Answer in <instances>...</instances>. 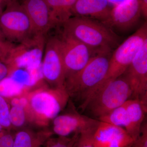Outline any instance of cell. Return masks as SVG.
<instances>
[{
  "mask_svg": "<svg viewBox=\"0 0 147 147\" xmlns=\"http://www.w3.org/2000/svg\"><path fill=\"white\" fill-rule=\"evenodd\" d=\"M113 52L110 49L98 51L84 68L65 79V90L69 97L80 102L79 108L95 91L105 78Z\"/></svg>",
  "mask_w": 147,
  "mask_h": 147,
  "instance_id": "6da1fadb",
  "label": "cell"
},
{
  "mask_svg": "<svg viewBox=\"0 0 147 147\" xmlns=\"http://www.w3.org/2000/svg\"><path fill=\"white\" fill-rule=\"evenodd\" d=\"M61 26L63 34L97 51L114 50L120 44L121 38L117 34L107 25L95 19L73 16Z\"/></svg>",
  "mask_w": 147,
  "mask_h": 147,
  "instance_id": "7a4b0ae2",
  "label": "cell"
},
{
  "mask_svg": "<svg viewBox=\"0 0 147 147\" xmlns=\"http://www.w3.org/2000/svg\"><path fill=\"white\" fill-rule=\"evenodd\" d=\"M27 111L30 120L47 125L65 107L69 96L65 88L40 89L29 94Z\"/></svg>",
  "mask_w": 147,
  "mask_h": 147,
  "instance_id": "3957f363",
  "label": "cell"
},
{
  "mask_svg": "<svg viewBox=\"0 0 147 147\" xmlns=\"http://www.w3.org/2000/svg\"><path fill=\"white\" fill-rule=\"evenodd\" d=\"M132 91L122 76L100 86L80 107L99 118L130 99Z\"/></svg>",
  "mask_w": 147,
  "mask_h": 147,
  "instance_id": "277c9868",
  "label": "cell"
},
{
  "mask_svg": "<svg viewBox=\"0 0 147 147\" xmlns=\"http://www.w3.org/2000/svg\"><path fill=\"white\" fill-rule=\"evenodd\" d=\"M146 41L147 21L113 51L108 72L97 89L103 84L121 76Z\"/></svg>",
  "mask_w": 147,
  "mask_h": 147,
  "instance_id": "5b68a950",
  "label": "cell"
},
{
  "mask_svg": "<svg viewBox=\"0 0 147 147\" xmlns=\"http://www.w3.org/2000/svg\"><path fill=\"white\" fill-rule=\"evenodd\" d=\"M0 29L7 41L21 42L35 35L30 20L18 1L9 0L0 15Z\"/></svg>",
  "mask_w": 147,
  "mask_h": 147,
  "instance_id": "8992f818",
  "label": "cell"
},
{
  "mask_svg": "<svg viewBox=\"0 0 147 147\" xmlns=\"http://www.w3.org/2000/svg\"><path fill=\"white\" fill-rule=\"evenodd\" d=\"M45 45V36L35 35L14 46L5 63L9 76L21 68L27 71L41 65Z\"/></svg>",
  "mask_w": 147,
  "mask_h": 147,
  "instance_id": "52a82bcc",
  "label": "cell"
},
{
  "mask_svg": "<svg viewBox=\"0 0 147 147\" xmlns=\"http://www.w3.org/2000/svg\"><path fill=\"white\" fill-rule=\"evenodd\" d=\"M42 64L43 77L52 88H65V72L60 37L49 38Z\"/></svg>",
  "mask_w": 147,
  "mask_h": 147,
  "instance_id": "ba28073f",
  "label": "cell"
},
{
  "mask_svg": "<svg viewBox=\"0 0 147 147\" xmlns=\"http://www.w3.org/2000/svg\"><path fill=\"white\" fill-rule=\"evenodd\" d=\"M61 36L60 39L66 79L84 68L99 50H95L72 38Z\"/></svg>",
  "mask_w": 147,
  "mask_h": 147,
  "instance_id": "9c48e42d",
  "label": "cell"
},
{
  "mask_svg": "<svg viewBox=\"0 0 147 147\" xmlns=\"http://www.w3.org/2000/svg\"><path fill=\"white\" fill-rule=\"evenodd\" d=\"M122 76L131 88V99L147 103V41Z\"/></svg>",
  "mask_w": 147,
  "mask_h": 147,
  "instance_id": "30bf717a",
  "label": "cell"
},
{
  "mask_svg": "<svg viewBox=\"0 0 147 147\" xmlns=\"http://www.w3.org/2000/svg\"><path fill=\"white\" fill-rule=\"evenodd\" d=\"M142 15L140 0H123L112 9L105 25L115 32L125 33L136 28Z\"/></svg>",
  "mask_w": 147,
  "mask_h": 147,
  "instance_id": "8fae6325",
  "label": "cell"
},
{
  "mask_svg": "<svg viewBox=\"0 0 147 147\" xmlns=\"http://www.w3.org/2000/svg\"><path fill=\"white\" fill-rule=\"evenodd\" d=\"M21 4L30 20L35 34L45 36L58 26L45 0H22Z\"/></svg>",
  "mask_w": 147,
  "mask_h": 147,
  "instance_id": "7c38bea8",
  "label": "cell"
},
{
  "mask_svg": "<svg viewBox=\"0 0 147 147\" xmlns=\"http://www.w3.org/2000/svg\"><path fill=\"white\" fill-rule=\"evenodd\" d=\"M53 132L58 136L69 134L96 126L100 121L81 115L77 112L59 115L53 120Z\"/></svg>",
  "mask_w": 147,
  "mask_h": 147,
  "instance_id": "4fadbf2b",
  "label": "cell"
},
{
  "mask_svg": "<svg viewBox=\"0 0 147 147\" xmlns=\"http://www.w3.org/2000/svg\"><path fill=\"white\" fill-rule=\"evenodd\" d=\"M133 142L123 127L100 121L94 135L95 147H131Z\"/></svg>",
  "mask_w": 147,
  "mask_h": 147,
  "instance_id": "5bb4252c",
  "label": "cell"
},
{
  "mask_svg": "<svg viewBox=\"0 0 147 147\" xmlns=\"http://www.w3.org/2000/svg\"><path fill=\"white\" fill-rule=\"evenodd\" d=\"M111 9L108 0H76L72 13L74 16L92 18L105 24Z\"/></svg>",
  "mask_w": 147,
  "mask_h": 147,
  "instance_id": "9a60e30c",
  "label": "cell"
},
{
  "mask_svg": "<svg viewBox=\"0 0 147 147\" xmlns=\"http://www.w3.org/2000/svg\"><path fill=\"white\" fill-rule=\"evenodd\" d=\"M147 111V103L138 99L129 100L123 127L134 141L140 131Z\"/></svg>",
  "mask_w": 147,
  "mask_h": 147,
  "instance_id": "2e32d148",
  "label": "cell"
},
{
  "mask_svg": "<svg viewBox=\"0 0 147 147\" xmlns=\"http://www.w3.org/2000/svg\"><path fill=\"white\" fill-rule=\"evenodd\" d=\"M49 130L35 131L24 129L14 134L13 147H44L47 140L52 137Z\"/></svg>",
  "mask_w": 147,
  "mask_h": 147,
  "instance_id": "e0dca14e",
  "label": "cell"
},
{
  "mask_svg": "<svg viewBox=\"0 0 147 147\" xmlns=\"http://www.w3.org/2000/svg\"><path fill=\"white\" fill-rule=\"evenodd\" d=\"M58 26L73 16L72 9L76 0H45Z\"/></svg>",
  "mask_w": 147,
  "mask_h": 147,
  "instance_id": "ac0fdd59",
  "label": "cell"
},
{
  "mask_svg": "<svg viewBox=\"0 0 147 147\" xmlns=\"http://www.w3.org/2000/svg\"><path fill=\"white\" fill-rule=\"evenodd\" d=\"M26 87L19 84L10 76L0 82V96L5 98H11L22 94Z\"/></svg>",
  "mask_w": 147,
  "mask_h": 147,
  "instance_id": "d6986e66",
  "label": "cell"
},
{
  "mask_svg": "<svg viewBox=\"0 0 147 147\" xmlns=\"http://www.w3.org/2000/svg\"><path fill=\"white\" fill-rule=\"evenodd\" d=\"M129 100L130 99L117 108L100 117L98 120L116 126L123 127L124 124L127 109Z\"/></svg>",
  "mask_w": 147,
  "mask_h": 147,
  "instance_id": "ffe728a7",
  "label": "cell"
},
{
  "mask_svg": "<svg viewBox=\"0 0 147 147\" xmlns=\"http://www.w3.org/2000/svg\"><path fill=\"white\" fill-rule=\"evenodd\" d=\"M27 106L22 105L11 106L9 114L11 127H21L24 126L27 121V120L29 119L28 114L27 111Z\"/></svg>",
  "mask_w": 147,
  "mask_h": 147,
  "instance_id": "44dd1931",
  "label": "cell"
},
{
  "mask_svg": "<svg viewBox=\"0 0 147 147\" xmlns=\"http://www.w3.org/2000/svg\"><path fill=\"white\" fill-rule=\"evenodd\" d=\"M98 125L79 132L73 147H95L94 135Z\"/></svg>",
  "mask_w": 147,
  "mask_h": 147,
  "instance_id": "7402d4cb",
  "label": "cell"
},
{
  "mask_svg": "<svg viewBox=\"0 0 147 147\" xmlns=\"http://www.w3.org/2000/svg\"><path fill=\"white\" fill-rule=\"evenodd\" d=\"M79 132L74 133L72 137L59 136L50 137L47 140L44 147H73Z\"/></svg>",
  "mask_w": 147,
  "mask_h": 147,
  "instance_id": "603a6c76",
  "label": "cell"
},
{
  "mask_svg": "<svg viewBox=\"0 0 147 147\" xmlns=\"http://www.w3.org/2000/svg\"><path fill=\"white\" fill-rule=\"evenodd\" d=\"M10 109L6 99L0 96V124L5 130H9L12 127L9 117Z\"/></svg>",
  "mask_w": 147,
  "mask_h": 147,
  "instance_id": "cb8c5ba5",
  "label": "cell"
},
{
  "mask_svg": "<svg viewBox=\"0 0 147 147\" xmlns=\"http://www.w3.org/2000/svg\"><path fill=\"white\" fill-rule=\"evenodd\" d=\"M131 147H147V123L144 121Z\"/></svg>",
  "mask_w": 147,
  "mask_h": 147,
  "instance_id": "d4e9b609",
  "label": "cell"
},
{
  "mask_svg": "<svg viewBox=\"0 0 147 147\" xmlns=\"http://www.w3.org/2000/svg\"><path fill=\"white\" fill-rule=\"evenodd\" d=\"M14 136L9 130H3L0 132V147H13Z\"/></svg>",
  "mask_w": 147,
  "mask_h": 147,
  "instance_id": "484cf974",
  "label": "cell"
},
{
  "mask_svg": "<svg viewBox=\"0 0 147 147\" xmlns=\"http://www.w3.org/2000/svg\"><path fill=\"white\" fill-rule=\"evenodd\" d=\"M15 45L8 41H0V61L5 62Z\"/></svg>",
  "mask_w": 147,
  "mask_h": 147,
  "instance_id": "4316f807",
  "label": "cell"
},
{
  "mask_svg": "<svg viewBox=\"0 0 147 147\" xmlns=\"http://www.w3.org/2000/svg\"><path fill=\"white\" fill-rule=\"evenodd\" d=\"M9 69L7 65L0 61V82L8 76Z\"/></svg>",
  "mask_w": 147,
  "mask_h": 147,
  "instance_id": "83f0119b",
  "label": "cell"
},
{
  "mask_svg": "<svg viewBox=\"0 0 147 147\" xmlns=\"http://www.w3.org/2000/svg\"><path fill=\"white\" fill-rule=\"evenodd\" d=\"M140 6L142 15L147 20V0H140Z\"/></svg>",
  "mask_w": 147,
  "mask_h": 147,
  "instance_id": "f1b7e54d",
  "label": "cell"
},
{
  "mask_svg": "<svg viewBox=\"0 0 147 147\" xmlns=\"http://www.w3.org/2000/svg\"><path fill=\"white\" fill-rule=\"evenodd\" d=\"M6 2L5 0H0V15L2 13L3 11L5 8Z\"/></svg>",
  "mask_w": 147,
  "mask_h": 147,
  "instance_id": "f546056e",
  "label": "cell"
},
{
  "mask_svg": "<svg viewBox=\"0 0 147 147\" xmlns=\"http://www.w3.org/2000/svg\"><path fill=\"white\" fill-rule=\"evenodd\" d=\"M7 41L6 39L5 38V37L4 36L2 32L0 29V41Z\"/></svg>",
  "mask_w": 147,
  "mask_h": 147,
  "instance_id": "4dcf8cb0",
  "label": "cell"
},
{
  "mask_svg": "<svg viewBox=\"0 0 147 147\" xmlns=\"http://www.w3.org/2000/svg\"><path fill=\"white\" fill-rule=\"evenodd\" d=\"M108 1L109 3H113L114 4L116 5L122 1L123 0H108Z\"/></svg>",
  "mask_w": 147,
  "mask_h": 147,
  "instance_id": "1f68e13d",
  "label": "cell"
},
{
  "mask_svg": "<svg viewBox=\"0 0 147 147\" xmlns=\"http://www.w3.org/2000/svg\"><path fill=\"white\" fill-rule=\"evenodd\" d=\"M4 129L3 128L2 126V125H1V124H0V132H1V131H2Z\"/></svg>",
  "mask_w": 147,
  "mask_h": 147,
  "instance_id": "d6a6232c",
  "label": "cell"
},
{
  "mask_svg": "<svg viewBox=\"0 0 147 147\" xmlns=\"http://www.w3.org/2000/svg\"><path fill=\"white\" fill-rule=\"evenodd\" d=\"M8 1H9V0H5V2H6H6ZM16 1H18V0H16Z\"/></svg>",
  "mask_w": 147,
  "mask_h": 147,
  "instance_id": "836d02e7",
  "label": "cell"
}]
</instances>
